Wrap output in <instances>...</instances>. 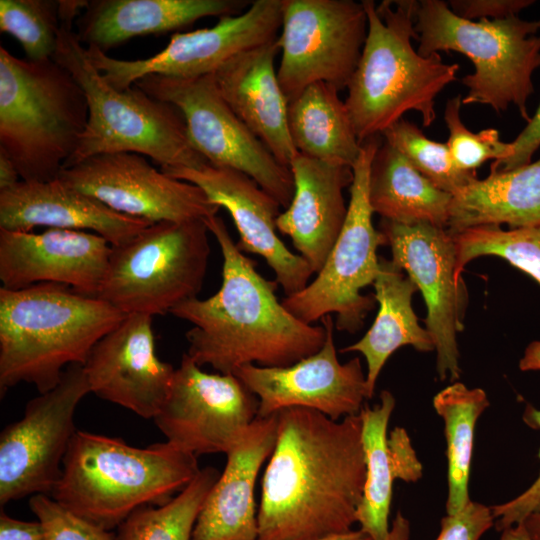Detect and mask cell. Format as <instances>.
I'll return each instance as SVG.
<instances>
[{
    "mask_svg": "<svg viewBox=\"0 0 540 540\" xmlns=\"http://www.w3.org/2000/svg\"><path fill=\"white\" fill-rule=\"evenodd\" d=\"M83 369L90 392L145 419L159 413L175 372L157 356L145 314H127L95 344Z\"/></svg>",
    "mask_w": 540,
    "mask_h": 540,
    "instance_id": "obj_20",
    "label": "cell"
},
{
    "mask_svg": "<svg viewBox=\"0 0 540 540\" xmlns=\"http://www.w3.org/2000/svg\"><path fill=\"white\" fill-rule=\"evenodd\" d=\"M88 5V1L83 0H60L59 18L61 25L71 26L77 15H81Z\"/></svg>",
    "mask_w": 540,
    "mask_h": 540,
    "instance_id": "obj_45",
    "label": "cell"
},
{
    "mask_svg": "<svg viewBox=\"0 0 540 540\" xmlns=\"http://www.w3.org/2000/svg\"><path fill=\"white\" fill-rule=\"evenodd\" d=\"M423 176L452 195L477 179L476 172H466L454 164L446 143L429 139L414 123L401 119L381 135Z\"/></svg>",
    "mask_w": 540,
    "mask_h": 540,
    "instance_id": "obj_35",
    "label": "cell"
},
{
    "mask_svg": "<svg viewBox=\"0 0 540 540\" xmlns=\"http://www.w3.org/2000/svg\"><path fill=\"white\" fill-rule=\"evenodd\" d=\"M382 141L377 135L361 143L352 166L346 219L324 266L304 289L281 300L293 316L307 324L336 313V329L353 334L375 307L374 296L362 295L361 290L373 284L379 271L377 248L387 245L384 234L373 225L369 201L371 164Z\"/></svg>",
    "mask_w": 540,
    "mask_h": 540,
    "instance_id": "obj_10",
    "label": "cell"
},
{
    "mask_svg": "<svg viewBox=\"0 0 540 540\" xmlns=\"http://www.w3.org/2000/svg\"><path fill=\"white\" fill-rule=\"evenodd\" d=\"M361 2L367 35L345 100L359 141L382 135L409 111L431 126L435 99L457 79L459 65L443 62L440 54L422 56L413 47L412 40L419 39L416 0Z\"/></svg>",
    "mask_w": 540,
    "mask_h": 540,
    "instance_id": "obj_4",
    "label": "cell"
},
{
    "mask_svg": "<svg viewBox=\"0 0 540 540\" xmlns=\"http://www.w3.org/2000/svg\"><path fill=\"white\" fill-rule=\"evenodd\" d=\"M277 419L257 540H314L352 530L366 478L360 414L339 421L290 407Z\"/></svg>",
    "mask_w": 540,
    "mask_h": 540,
    "instance_id": "obj_1",
    "label": "cell"
},
{
    "mask_svg": "<svg viewBox=\"0 0 540 540\" xmlns=\"http://www.w3.org/2000/svg\"><path fill=\"white\" fill-rule=\"evenodd\" d=\"M20 181L17 167L9 156L0 150V190L11 188Z\"/></svg>",
    "mask_w": 540,
    "mask_h": 540,
    "instance_id": "obj_44",
    "label": "cell"
},
{
    "mask_svg": "<svg viewBox=\"0 0 540 540\" xmlns=\"http://www.w3.org/2000/svg\"><path fill=\"white\" fill-rule=\"evenodd\" d=\"M294 194L276 219L298 254L317 274L325 264L344 225L348 206L343 190L353 181L352 167L300 153L290 163Z\"/></svg>",
    "mask_w": 540,
    "mask_h": 540,
    "instance_id": "obj_24",
    "label": "cell"
},
{
    "mask_svg": "<svg viewBox=\"0 0 540 540\" xmlns=\"http://www.w3.org/2000/svg\"><path fill=\"white\" fill-rule=\"evenodd\" d=\"M153 223L119 213L61 180H21L0 190V229L31 232L38 226L92 231L111 246L124 244Z\"/></svg>",
    "mask_w": 540,
    "mask_h": 540,
    "instance_id": "obj_22",
    "label": "cell"
},
{
    "mask_svg": "<svg viewBox=\"0 0 540 540\" xmlns=\"http://www.w3.org/2000/svg\"><path fill=\"white\" fill-rule=\"evenodd\" d=\"M394 407V396L384 390L379 404L372 408L365 405L359 413L366 478L356 521L372 540H384L389 533L394 481L416 482L423 475V465L407 431L403 427H395L387 435Z\"/></svg>",
    "mask_w": 540,
    "mask_h": 540,
    "instance_id": "obj_26",
    "label": "cell"
},
{
    "mask_svg": "<svg viewBox=\"0 0 540 540\" xmlns=\"http://www.w3.org/2000/svg\"><path fill=\"white\" fill-rule=\"evenodd\" d=\"M523 524L533 540H540V511L528 516Z\"/></svg>",
    "mask_w": 540,
    "mask_h": 540,
    "instance_id": "obj_50",
    "label": "cell"
},
{
    "mask_svg": "<svg viewBox=\"0 0 540 540\" xmlns=\"http://www.w3.org/2000/svg\"><path fill=\"white\" fill-rule=\"evenodd\" d=\"M205 223L222 253L221 286L209 298L184 301L170 312L192 324L185 336L193 361L234 374L247 364L286 367L317 353L326 339L325 327L307 324L283 306L275 294L278 283L259 274L221 217Z\"/></svg>",
    "mask_w": 540,
    "mask_h": 540,
    "instance_id": "obj_2",
    "label": "cell"
},
{
    "mask_svg": "<svg viewBox=\"0 0 540 540\" xmlns=\"http://www.w3.org/2000/svg\"><path fill=\"white\" fill-rule=\"evenodd\" d=\"M513 153L500 163L491 166L500 170H512L531 163L533 154L540 147V104L525 128L511 142Z\"/></svg>",
    "mask_w": 540,
    "mask_h": 540,
    "instance_id": "obj_42",
    "label": "cell"
},
{
    "mask_svg": "<svg viewBox=\"0 0 540 540\" xmlns=\"http://www.w3.org/2000/svg\"><path fill=\"white\" fill-rule=\"evenodd\" d=\"M501 532L499 540H533L523 523L508 527Z\"/></svg>",
    "mask_w": 540,
    "mask_h": 540,
    "instance_id": "obj_48",
    "label": "cell"
},
{
    "mask_svg": "<svg viewBox=\"0 0 540 540\" xmlns=\"http://www.w3.org/2000/svg\"><path fill=\"white\" fill-rule=\"evenodd\" d=\"M489 400L481 388L470 389L454 382L438 392L433 407L444 421L448 463L446 513L460 512L469 502L468 483L475 425Z\"/></svg>",
    "mask_w": 540,
    "mask_h": 540,
    "instance_id": "obj_32",
    "label": "cell"
},
{
    "mask_svg": "<svg viewBox=\"0 0 540 540\" xmlns=\"http://www.w3.org/2000/svg\"><path fill=\"white\" fill-rule=\"evenodd\" d=\"M379 230L392 261L421 291L427 307L426 329L437 353L441 380L460 376L457 335L463 330L466 291L456 272V245L445 228L429 223L400 224L382 219Z\"/></svg>",
    "mask_w": 540,
    "mask_h": 540,
    "instance_id": "obj_16",
    "label": "cell"
},
{
    "mask_svg": "<svg viewBox=\"0 0 540 540\" xmlns=\"http://www.w3.org/2000/svg\"><path fill=\"white\" fill-rule=\"evenodd\" d=\"M519 368L522 371L540 370V341H534L527 346L519 362Z\"/></svg>",
    "mask_w": 540,
    "mask_h": 540,
    "instance_id": "obj_46",
    "label": "cell"
},
{
    "mask_svg": "<svg viewBox=\"0 0 540 540\" xmlns=\"http://www.w3.org/2000/svg\"><path fill=\"white\" fill-rule=\"evenodd\" d=\"M441 529L436 540H479L494 525L490 507L470 502L458 513L441 519Z\"/></svg>",
    "mask_w": 540,
    "mask_h": 540,
    "instance_id": "obj_40",
    "label": "cell"
},
{
    "mask_svg": "<svg viewBox=\"0 0 540 540\" xmlns=\"http://www.w3.org/2000/svg\"><path fill=\"white\" fill-rule=\"evenodd\" d=\"M277 430V413L257 416L226 453L225 468L203 504L191 540L258 539L255 484L274 450Z\"/></svg>",
    "mask_w": 540,
    "mask_h": 540,
    "instance_id": "obj_23",
    "label": "cell"
},
{
    "mask_svg": "<svg viewBox=\"0 0 540 540\" xmlns=\"http://www.w3.org/2000/svg\"><path fill=\"white\" fill-rule=\"evenodd\" d=\"M86 96L53 58L21 59L0 46V150L21 180L57 179L88 121Z\"/></svg>",
    "mask_w": 540,
    "mask_h": 540,
    "instance_id": "obj_6",
    "label": "cell"
},
{
    "mask_svg": "<svg viewBox=\"0 0 540 540\" xmlns=\"http://www.w3.org/2000/svg\"><path fill=\"white\" fill-rule=\"evenodd\" d=\"M533 3V0H450L448 5L457 16L480 21L518 16L521 10Z\"/></svg>",
    "mask_w": 540,
    "mask_h": 540,
    "instance_id": "obj_41",
    "label": "cell"
},
{
    "mask_svg": "<svg viewBox=\"0 0 540 540\" xmlns=\"http://www.w3.org/2000/svg\"><path fill=\"white\" fill-rule=\"evenodd\" d=\"M461 105L462 97L456 95L447 100L444 110L449 132L446 145L456 167L462 171L476 172L487 160L500 163L511 156V142L501 141L497 129L487 128L474 133L464 125L460 116Z\"/></svg>",
    "mask_w": 540,
    "mask_h": 540,
    "instance_id": "obj_37",
    "label": "cell"
},
{
    "mask_svg": "<svg viewBox=\"0 0 540 540\" xmlns=\"http://www.w3.org/2000/svg\"><path fill=\"white\" fill-rule=\"evenodd\" d=\"M456 245V272L481 256H497L523 271L540 285V224L503 230L482 225L451 234Z\"/></svg>",
    "mask_w": 540,
    "mask_h": 540,
    "instance_id": "obj_34",
    "label": "cell"
},
{
    "mask_svg": "<svg viewBox=\"0 0 540 540\" xmlns=\"http://www.w3.org/2000/svg\"><path fill=\"white\" fill-rule=\"evenodd\" d=\"M211 466L168 503L135 510L119 527L115 540H191L203 504L220 476Z\"/></svg>",
    "mask_w": 540,
    "mask_h": 540,
    "instance_id": "obj_33",
    "label": "cell"
},
{
    "mask_svg": "<svg viewBox=\"0 0 540 540\" xmlns=\"http://www.w3.org/2000/svg\"><path fill=\"white\" fill-rule=\"evenodd\" d=\"M314 540H372V538L361 529H352L344 533L334 534Z\"/></svg>",
    "mask_w": 540,
    "mask_h": 540,
    "instance_id": "obj_49",
    "label": "cell"
},
{
    "mask_svg": "<svg viewBox=\"0 0 540 540\" xmlns=\"http://www.w3.org/2000/svg\"><path fill=\"white\" fill-rule=\"evenodd\" d=\"M288 129L297 152L307 157L352 167L361 151L345 101L324 82L288 103Z\"/></svg>",
    "mask_w": 540,
    "mask_h": 540,
    "instance_id": "obj_31",
    "label": "cell"
},
{
    "mask_svg": "<svg viewBox=\"0 0 540 540\" xmlns=\"http://www.w3.org/2000/svg\"><path fill=\"white\" fill-rule=\"evenodd\" d=\"M57 178L119 213L151 223L206 220L220 209L197 185L158 171L132 152L89 157L62 169Z\"/></svg>",
    "mask_w": 540,
    "mask_h": 540,
    "instance_id": "obj_17",
    "label": "cell"
},
{
    "mask_svg": "<svg viewBox=\"0 0 540 540\" xmlns=\"http://www.w3.org/2000/svg\"><path fill=\"white\" fill-rule=\"evenodd\" d=\"M242 0H93L76 21V35L86 47L105 52L129 39L161 34L208 16L244 12Z\"/></svg>",
    "mask_w": 540,
    "mask_h": 540,
    "instance_id": "obj_27",
    "label": "cell"
},
{
    "mask_svg": "<svg viewBox=\"0 0 540 540\" xmlns=\"http://www.w3.org/2000/svg\"><path fill=\"white\" fill-rule=\"evenodd\" d=\"M53 59L82 88L89 111L85 130L64 168L118 152L148 156L161 170L209 164L193 148L181 112L135 85L124 90L111 86L91 63L71 26L61 25Z\"/></svg>",
    "mask_w": 540,
    "mask_h": 540,
    "instance_id": "obj_7",
    "label": "cell"
},
{
    "mask_svg": "<svg viewBox=\"0 0 540 540\" xmlns=\"http://www.w3.org/2000/svg\"><path fill=\"white\" fill-rule=\"evenodd\" d=\"M41 523L13 518L3 510L0 513V540H43Z\"/></svg>",
    "mask_w": 540,
    "mask_h": 540,
    "instance_id": "obj_43",
    "label": "cell"
},
{
    "mask_svg": "<svg viewBox=\"0 0 540 540\" xmlns=\"http://www.w3.org/2000/svg\"><path fill=\"white\" fill-rule=\"evenodd\" d=\"M277 38L243 52L213 74L219 93L283 166L297 155L288 129V100L280 86Z\"/></svg>",
    "mask_w": 540,
    "mask_h": 540,
    "instance_id": "obj_25",
    "label": "cell"
},
{
    "mask_svg": "<svg viewBox=\"0 0 540 540\" xmlns=\"http://www.w3.org/2000/svg\"><path fill=\"white\" fill-rule=\"evenodd\" d=\"M199 471L197 456L167 441L139 448L77 430L49 496L111 531L141 507L168 503Z\"/></svg>",
    "mask_w": 540,
    "mask_h": 540,
    "instance_id": "obj_5",
    "label": "cell"
},
{
    "mask_svg": "<svg viewBox=\"0 0 540 540\" xmlns=\"http://www.w3.org/2000/svg\"><path fill=\"white\" fill-rule=\"evenodd\" d=\"M161 171L197 185L211 203L229 212L239 233L237 247L242 252L263 257L285 296L309 284L314 274L309 264L302 256L291 252L277 235L280 204L253 179L237 170L210 164Z\"/></svg>",
    "mask_w": 540,
    "mask_h": 540,
    "instance_id": "obj_19",
    "label": "cell"
},
{
    "mask_svg": "<svg viewBox=\"0 0 540 540\" xmlns=\"http://www.w3.org/2000/svg\"><path fill=\"white\" fill-rule=\"evenodd\" d=\"M368 21L362 2L353 0H285L282 52L277 76L288 100L304 88L327 83L347 88L358 64Z\"/></svg>",
    "mask_w": 540,
    "mask_h": 540,
    "instance_id": "obj_12",
    "label": "cell"
},
{
    "mask_svg": "<svg viewBox=\"0 0 540 540\" xmlns=\"http://www.w3.org/2000/svg\"><path fill=\"white\" fill-rule=\"evenodd\" d=\"M410 522L398 511L392 521L389 533L384 540H409Z\"/></svg>",
    "mask_w": 540,
    "mask_h": 540,
    "instance_id": "obj_47",
    "label": "cell"
},
{
    "mask_svg": "<svg viewBox=\"0 0 540 540\" xmlns=\"http://www.w3.org/2000/svg\"><path fill=\"white\" fill-rule=\"evenodd\" d=\"M452 200V194L438 188L397 149L382 141L369 178L374 213L395 223H429L447 229Z\"/></svg>",
    "mask_w": 540,
    "mask_h": 540,
    "instance_id": "obj_30",
    "label": "cell"
},
{
    "mask_svg": "<svg viewBox=\"0 0 540 540\" xmlns=\"http://www.w3.org/2000/svg\"><path fill=\"white\" fill-rule=\"evenodd\" d=\"M29 507L41 523L43 540H115L116 535L74 514L46 494L30 497Z\"/></svg>",
    "mask_w": 540,
    "mask_h": 540,
    "instance_id": "obj_38",
    "label": "cell"
},
{
    "mask_svg": "<svg viewBox=\"0 0 540 540\" xmlns=\"http://www.w3.org/2000/svg\"><path fill=\"white\" fill-rule=\"evenodd\" d=\"M110 243L87 231L48 228L41 233L0 229V281L17 290L56 283L97 297L111 253Z\"/></svg>",
    "mask_w": 540,
    "mask_h": 540,
    "instance_id": "obj_21",
    "label": "cell"
},
{
    "mask_svg": "<svg viewBox=\"0 0 540 540\" xmlns=\"http://www.w3.org/2000/svg\"><path fill=\"white\" fill-rule=\"evenodd\" d=\"M524 422L533 429L540 430V410L527 404L523 413ZM538 457L540 458V450ZM494 526L498 531L523 523L533 513L540 511V471L535 481L512 500L490 507Z\"/></svg>",
    "mask_w": 540,
    "mask_h": 540,
    "instance_id": "obj_39",
    "label": "cell"
},
{
    "mask_svg": "<svg viewBox=\"0 0 540 540\" xmlns=\"http://www.w3.org/2000/svg\"><path fill=\"white\" fill-rule=\"evenodd\" d=\"M205 220L162 221L111 247L97 297L125 314L165 315L196 298L208 265Z\"/></svg>",
    "mask_w": 540,
    "mask_h": 540,
    "instance_id": "obj_9",
    "label": "cell"
},
{
    "mask_svg": "<svg viewBox=\"0 0 540 540\" xmlns=\"http://www.w3.org/2000/svg\"><path fill=\"white\" fill-rule=\"evenodd\" d=\"M372 285L379 304L376 318L359 341L340 350L359 352L365 357L369 399L383 366L397 349L410 345L420 352L435 350L432 337L418 323L411 305L418 288L403 270L392 260L379 258V271Z\"/></svg>",
    "mask_w": 540,
    "mask_h": 540,
    "instance_id": "obj_28",
    "label": "cell"
},
{
    "mask_svg": "<svg viewBox=\"0 0 540 540\" xmlns=\"http://www.w3.org/2000/svg\"><path fill=\"white\" fill-rule=\"evenodd\" d=\"M259 401L233 374L207 373L184 353L154 417L167 442L195 456L227 453L258 415Z\"/></svg>",
    "mask_w": 540,
    "mask_h": 540,
    "instance_id": "obj_15",
    "label": "cell"
},
{
    "mask_svg": "<svg viewBox=\"0 0 540 540\" xmlns=\"http://www.w3.org/2000/svg\"><path fill=\"white\" fill-rule=\"evenodd\" d=\"M285 0H255L242 13L221 17L209 28L175 33L155 55L138 60L110 57L85 47L91 63L115 89L132 87L149 75L194 78L214 74L233 57L275 40L281 29Z\"/></svg>",
    "mask_w": 540,
    "mask_h": 540,
    "instance_id": "obj_14",
    "label": "cell"
},
{
    "mask_svg": "<svg viewBox=\"0 0 540 540\" xmlns=\"http://www.w3.org/2000/svg\"><path fill=\"white\" fill-rule=\"evenodd\" d=\"M134 85L181 112L193 148L210 165L246 174L280 206H289L294 194L290 168L279 163L232 111L213 74L194 78L149 75Z\"/></svg>",
    "mask_w": 540,
    "mask_h": 540,
    "instance_id": "obj_11",
    "label": "cell"
},
{
    "mask_svg": "<svg viewBox=\"0 0 540 540\" xmlns=\"http://www.w3.org/2000/svg\"><path fill=\"white\" fill-rule=\"evenodd\" d=\"M90 393L83 365L68 366L51 390L27 402L23 417L0 435V505L50 495L76 433L74 416Z\"/></svg>",
    "mask_w": 540,
    "mask_h": 540,
    "instance_id": "obj_13",
    "label": "cell"
},
{
    "mask_svg": "<svg viewBox=\"0 0 540 540\" xmlns=\"http://www.w3.org/2000/svg\"><path fill=\"white\" fill-rule=\"evenodd\" d=\"M415 29L422 56L455 51L472 62L474 72L461 79L468 89L462 105H488L499 113L512 104L530 121L527 102L534 92L532 75L540 67V19L470 21L457 16L448 2L420 0Z\"/></svg>",
    "mask_w": 540,
    "mask_h": 540,
    "instance_id": "obj_8",
    "label": "cell"
},
{
    "mask_svg": "<svg viewBox=\"0 0 540 540\" xmlns=\"http://www.w3.org/2000/svg\"><path fill=\"white\" fill-rule=\"evenodd\" d=\"M320 321L326 339L317 353L286 367L247 364L234 372L258 398V417L290 407L313 409L333 420L360 413L364 400L369 399L361 360L355 357L341 364L333 318L326 315Z\"/></svg>",
    "mask_w": 540,
    "mask_h": 540,
    "instance_id": "obj_18",
    "label": "cell"
},
{
    "mask_svg": "<svg viewBox=\"0 0 540 540\" xmlns=\"http://www.w3.org/2000/svg\"><path fill=\"white\" fill-rule=\"evenodd\" d=\"M127 314L71 287L41 283L0 288V392L20 383L53 389L64 370L83 365L95 344Z\"/></svg>",
    "mask_w": 540,
    "mask_h": 540,
    "instance_id": "obj_3",
    "label": "cell"
},
{
    "mask_svg": "<svg viewBox=\"0 0 540 540\" xmlns=\"http://www.w3.org/2000/svg\"><path fill=\"white\" fill-rule=\"evenodd\" d=\"M60 29L59 1L0 0V31L13 36L29 60L53 58Z\"/></svg>",
    "mask_w": 540,
    "mask_h": 540,
    "instance_id": "obj_36",
    "label": "cell"
},
{
    "mask_svg": "<svg viewBox=\"0 0 540 540\" xmlns=\"http://www.w3.org/2000/svg\"><path fill=\"white\" fill-rule=\"evenodd\" d=\"M511 228L540 224V159L512 170L490 166L453 195L447 231L455 234L482 225Z\"/></svg>",
    "mask_w": 540,
    "mask_h": 540,
    "instance_id": "obj_29",
    "label": "cell"
}]
</instances>
